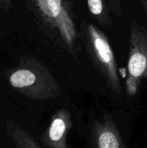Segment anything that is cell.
I'll return each mask as SVG.
<instances>
[{
	"label": "cell",
	"instance_id": "cell-8",
	"mask_svg": "<svg viewBox=\"0 0 147 148\" xmlns=\"http://www.w3.org/2000/svg\"><path fill=\"white\" fill-rule=\"evenodd\" d=\"M88 7L91 15L99 22L104 28H110L113 26L112 16L107 7V2L105 0H87Z\"/></svg>",
	"mask_w": 147,
	"mask_h": 148
},
{
	"label": "cell",
	"instance_id": "cell-9",
	"mask_svg": "<svg viewBox=\"0 0 147 148\" xmlns=\"http://www.w3.org/2000/svg\"><path fill=\"white\" fill-rule=\"evenodd\" d=\"M107 2L108 7L112 10V12L117 16H120L122 14V7H121V3L120 0H106Z\"/></svg>",
	"mask_w": 147,
	"mask_h": 148
},
{
	"label": "cell",
	"instance_id": "cell-11",
	"mask_svg": "<svg viewBox=\"0 0 147 148\" xmlns=\"http://www.w3.org/2000/svg\"><path fill=\"white\" fill-rule=\"evenodd\" d=\"M141 5H142V8L144 9L145 12H146V15L147 16V0H139Z\"/></svg>",
	"mask_w": 147,
	"mask_h": 148
},
{
	"label": "cell",
	"instance_id": "cell-3",
	"mask_svg": "<svg viewBox=\"0 0 147 148\" xmlns=\"http://www.w3.org/2000/svg\"><path fill=\"white\" fill-rule=\"evenodd\" d=\"M80 37L94 65L102 75L108 88L116 94L122 92L118 67L113 48L106 34L94 24L81 23Z\"/></svg>",
	"mask_w": 147,
	"mask_h": 148
},
{
	"label": "cell",
	"instance_id": "cell-2",
	"mask_svg": "<svg viewBox=\"0 0 147 148\" xmlns=\"http://www.w3.org/2000/svg\"><path fill=\"white\" fill-rule=\"evenodd\" d=\"M8 82L20 95L36 101L59 97L62 89L50 70L37 58L24 56L8 74Z\"/></svg>",
	"mask_w": 147,
	"mask_h": 148
},
{
	"label": "cell",
	"instance_id": "cell-7",
	"mask_svg": "<svg viewBox=\"0 0 147 148\" xmlns=\"http://www.w3.org/2000/svg\"><path fill=\"white\" fill-rule=\"evenodd\" d=\"M5 132L16 148H42L24 128L13 120H6Z\"/></svg>",
	"mask_w": 147,
	"mask_h": 148
},
{
	"label": "cell",
	"instance_id": "cell-5",
	"mask_svg": "<svg viewBox=\"0 0 147 148\" xmlns=\"http://www.w3.org/2000/svg\"><path fill=\"white\" fill-rule=\"evenodd\" d=\"M72 127L70 113L61 108L56 111L46 131L41 135L42 143L48 148H69L67 144V135Z\"/></svg>",
	"mask_w": 147,
	"mask_h": 148
},
{
	"label": "cell",
	"instance_id": "cell-1",
	"mask_svg": "<svg viewBox=\"0 0 147 148\" xmlns=\"http://www.w3.org/2000/svg\"><path fill=\"white\" fill-rule=\"evenodd\" d=\"M41 30L77 62L80 59V31L74 0H23Z\"/></svg>",
	"mask_w": 147,
	"mask_h": 148
},
{
	"label": "cell",
	"instance_id": "cell-6",
	"mask_svg": "<svg viewBox=\"0 0 147 148\" xmlns=\"http://www.w3.org/2000/svg\"><path fill=\"white\" fill-rule=\"evenodd\" d=\"M94 137L97 148H122L120 133L113 120L106 115L104 121L96 122L94 126Z\"/></svg>",
	"mask_w": 147,
	"mask_h": 148
},
{
	"label": "cell",
	"instance_id": "cell-12",
	"mask_svg": "<svg viewBox=\"0 0 147 148\" xmlns=\"http://www.w3.org/2000/svg\"><path fill=\"white\" fill-rule=\"evenodd\" d=\"M0 148H2V147H1V146H0Z\"/></svg>",
	"mask_w": 147,
	"mask_h": 148
},
{
	"label": "cell",
	"instance_id": "cell-4",
	"mask_svg": "<svg viewBox=\"0 0 147 148\" xmlns=\"http://www.w3.org/2000/svg\"><path fill=\"white\" fill-rule=\"evenodd\" d=\"M144 80L147 81V30L136 20H133L130 26L129 56L126 81L127 95L134 96Z\"/></svg>",
	"mask_w": 147,
	"mask_h": 148
},
{
	"label": "cell",
	"instance_id": "cell-10",
	"mask_svg": "<svg viewBox=\"0 0 147 148\" xmlns=\"http://www.w3.org/2000/svg\"><path fill=\"white\" fill-rule=\"evenodd\" d=\"M14 6V0H0V12H8Z\"/></svg>",
	"mask_w": 147,
	"mask_h": 148
}]
</instances>
